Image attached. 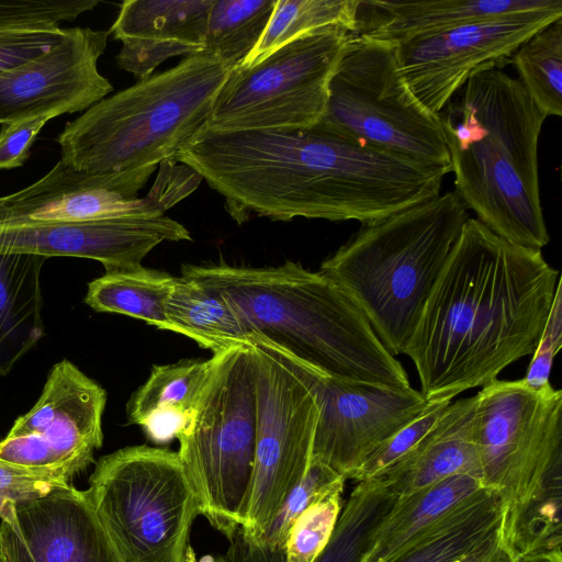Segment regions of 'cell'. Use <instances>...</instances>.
<instances>
[{
  "mask_svg": "<svg viewBox=\"0 0 562 562\" xmlns=\"http://www.w3.org/2000/svg\"><path fill=\"white\" fill-rule=\"evenodd\" d=\"M560 281L541 250L469 217L404 350L424 396L452 400L533 355Z\"/></svg>",
  "mask_w": 562,
  "mask_h": 562,
  "instance_id": "obj_2",
  "label": "cell"
},
{
  "mask_svg": "<svg viewBox=\"0 0 562 562\" xmlns=\"http://www.w3.org/2000/svg\"><path fill=\"white\" fill-rule=\"evenodd\" d=\"M212 368L178 456L199 514L226 538L241 525L251 483L257 426L248 346L213 353Z\"/></svg>",
  "mask_w": 562,
  "mask_h": 562,
  "instance_id": "obj_7",
  "label": "cell"
},
{
  "mask_svg": "<svg viewBox=\"0 0 562 562\" xmlns=\"http://www.w3.org/2000/svg\"><path fill=\"white\" fill-rule=\"evenodd\" d=\"M175 279L144 266L109 270L88 284L85 302L97 312L131 316L164 330L166 301Z\"/></svg>",
  "mask_w": 562,
  "mask_h": 562,
  "instance_id": "obj_29",
  "label": "cell"
},
{
  "mask_svg": "<svg viewBox=\"0 0 562 562\" xmlns=\"http://www.w3.org/2000/svg\"><path fill=\"white\" fill-rule=\"evenodd\" d=\"M157 167L90 173L59 160L29 187L0 196V223H82L121 217H158L194 192L202 177L176 160L159 164L145 196L138 192Z\"/></svg>",
  "mask_w": 562,
  "mask_h": 562,
  "instance_id": "obj_13",
  "label": "cell"
},
{
  "mask_svg": "<svg viewBox=\"0 0 562 562\" xmlns=\"http://www.w3.org/2000/svg\"><path fill=\"white\" fill-rule=\"evenodd\" d=\"M69 482L63 477L20 469L0 461V519L12 504L44 495Z\"/></svg>",
  "mask_w": 562,
  "mask_h": 562,
  "instance_id": "obj_39",
  "label": "cell"
},
{
  "mask_svg": "<svg viewBox=\"0 0 562 562\" xmlns=\"http://www.w3.org/2000/svg\"><path fill=\"white\" fill-rule=\"evenodd\" d=\"M211 368L212 358L153 366L126 405L128 423L139 426L157 445L178 439L193 419Z\"/></svg>",
  "mask_w": 562,
  "mask_h": 562,
  "instance_id": "obj_23",
  "label": "cell"
},
{
  "mask_svg": "<svg viewBox=\"0 0 562 562\" xmlns=\"http://www.w3.org/2000/svg\"><path fill=\"white\" fill-rule=\"evenodd\" d=\"M64 35L65 29L57 23L0 24V74L43 55Z\"/></svg>",
  "mask_w": 562,
  "mask_h": 562,
  "instance_id": "obj_36",
  "label": "cell"
},
{
  "mask_svg": "<svg viewBox=\"0 0 562 562\" xmlns=\"http://www.w3.org/2000/svg\"><path fill=\"white\" fill-rule=\"evenodd\" d=\"M0 562H122L85 491L70 483L12 504L0 519Z\"/></svg>",
  "mask_w": 562,
  "mask_h": 562,
  "instance_id": "obj_18",
  "label": "cell"
},
{
  "mask_svg": "<svg viewBox=\"0 0 562 562\" xmlns=\"http://www.w3.org/2000/svg\"><path fill=\"white\" fill-rule=\"evenodd\" d=\"M344 481L345 477L333 469L312 459L304 477L284 499L270 526L254 541L269 548L282 549L295 519L313 503L341 488Z\"/></svg>",
  "mask_w": 562,
  "mask_h": 562,
  "instance_id": "obj_33",
  "label": "cell"
},
{
  "mask_svg": "<svg viewBox=\"0 0 562 562\" xmlns=\"http://www.w3.org/2000/svg\"><path fill=\"white\" fill-rule=\"evenodd\" d=\"M184 562H224L223 555H204L196 559L194 550L189 544L184 555Z\"/></svg>",
  "mask_w": 562,
  "mask_h": 562,
  "instance_id": "obj_41",
  "label": "cell"
},
{
  "mask_svg": "<svg viewBox=\"0 0 562 562\" xmlns=\"http://www.w3.org/2000/svg\"><path fill=\"white\" fill-rule=\"evenodd\" d=\"M561 345L562 285L560 281L540 340L532 355L527 373L522 379L528 386L541 389L550 384L549 376L552 361Z\"/></svg>",
  "mask_w": 562,
  "mask_h": 562,
  "instance_id": "obj_38",
  "label": "cell"
},
{
  "mask_svg": "<svg viewBox=\"0 0 562 562\" xmlns=\"http://www.w3.org/2000/svg\"><path fill=\"white\" fill-rule=\"evenodd\" d=\"M323 128L385 151L451 171L438 115L403 78L396 44L350 34L328 86Z\"/></svg>",
  "mask_w": 562,
  "mask_h": 562,
  "instance_id": "obj_9",
  "label": "cell"
},
{
  "mask_svg": "<svg viewBox=\"0 0 562 562\" xmlns=\"http://www.w3.org/2000/svg\"><path fill=\"white\" fill-rule=\"evenodd\" d=\"M469 218L456 192L362 227L319 267L356 304L393 355L404 350Z\"/></svg>",
  "mask_w": 562,
  "mask_h": 562,
  "instance_id": "obj_5",
  "label": "cell"
},
{
  "mask_svg": "<svg viewBox=\"0 0 562 562\" xmlns=\"http://www.w3.org/2000/svg\"><path fill=\"white\" fill-rule=\"evenodd\" d=\"M482 488L477 477L457 474L416 493L397 496L376 526L360 562H392L430 525Z\"/></svg>",
  "mask_w": 562,
  "mask_h": 562,
  "instance_id": "obj_25",
  "label": "cell"
},
{
  "mask_svg": "<svg viewBox=\"0 0 562 562\" xmlns=\"http://www.w3.org/2000/svg\"><path fill=\"white\" fill-rule=\"evenodd\" d=\"M85 494L122 562H184L199 509L178 452L140 445L103 456Z\"/></svg>",
  "mask_w": 562,
  "mask_h": 562,
  "instance_id": "obj_8",
  "label": "cell"
},
{
  "mask_svg": "<svg viewBox=\"0 0 562 562\" xmlns=\"http://www.w3.org/2000/svg\"><path fill=\"white\" fill-rule=\"evenodd\" d=\"M519 81L548 116L562 114V18L551 22L514 53Z\"/></svg>",
  "mask_w": 562,
  "mask_h": 562,
  "instance_id": "obj_32",
  "label": "cell"
},
{
  "mask_svg": "<svg viewBox=\"0 0 562 562\" xmlns=\"http://www.w3.org/2000/svg\"><path fill=\"white\" fill-rule=\"evenodd\" d=\"M358 0H277L270 21L254 50L238 66L251 67L284 44L316 30H356Z\"/></svg>",
  "mask_w": 562,
  "mask_h": 562,
  "instance_id": "obj_30",
  "label": "cell"
},
{
  "mask_svg": "<svg viewBox=\"0 0 562 562\" xmlns=\"http://www.w3.org/2000/svg\"><path fill=\"white\" fill-rule=\"evenodd\" d=\"M181 276L217 291L254 340L262 339L331 378L411 387L405 369L364 315L319 271L289 260L269 267L187 265Z\"/></svg>",
  "mask_w": 562,
  "mask_h": 562,
  "instance_id": "obj_3",
  "label": "cell"
},
{
  "mask_svg": "<svg viewBox=\"0 0 562 562\" xmlns=\"http://www.w3.org/2000/svg\"><path fill=\"white\" fill-rule=\"evenodd\" d=\"M109 31L65 29L43 55L0 74V124L88 110L113 91L98 70Z\"/></svg>",
  "mask_w": 562,
  "mask_h": 562,
  "instance_id": "obj_17",
  "label": "cell"
},
{
  "mask_svg": "<svg viewBox=\"0 0 562 562\" xmlns=\"http://www.w3.org/2000/svg\"><path fill=\"white\" fill-rule=\"evenodd\" d=\"M105 404L99 383L71 361L57 362L37 402L0 441V461L70 481L102 446Z\"/></svg>",
  "mask_w": 562,
  "mask_h": 562,
  "instance_id": "obj_14",
  "label": "cell"
},
{
  "mask_svg": "<svg viewBox=\"0 0 562 562\" xmlns=\"http://www.w3.org/2000/svg\"><path fill=\"white\" fill-rule=\"evenodd\" d=\"M383 516L380 503L368 493L355 491L340 512L334 532L314 562H360ZM224 562H285L283 550L249 539L237 527L229 537Z\"/></svg>",
  "mask_w": 562,
  "mask_h": 562,
  "instance_id": "obj_28",
  "label": "cell"
},
{
  "mask_svg": "<svg viewBox=\"0 0 562 562\" xmlns=\"http://www.w3.org/2000/svg\"><path fill=\"white\" fill-rule=\"evenodd\" d=\"M538 562H552V560L544 558V559H542L541 561H538ZM553 562H554V560H553ZM558 562H560V561H558Z\"/></svg>",
  "mask_w": 562,
  "mask_h": 562,
  "instance_id": "obj_42",
  "label": "cell"
},
{
  "mask_svg": "<svg viewBox=\"0 0 562 562\" xmlns=\"http://www.w3.org/2000/svg\"><path fill=\"white\" fill-rule=\"evenodd\" d=\"M165 316L164 330L181 334L213 353L254 341L233 306L217 291L189 277H176Z\"/></svg>",
  "mask_w": 562,
  "mask_h": 562,
  "instance_id": "obj_27",
  "label": "cell"
},
{
  "mask_svg": "<svg viewBox=\"0 0 562 562\" xmlns=\"http://www.w3.org/2000/svg\"><path fill=\"white\" fill-rule=\"evenodd\" d=\"M451 402V398L429 401L415 419L379 445L366 458L352 477L366 481L381 475L426 436Z\"/></svg>",
  "mask_w": 562,
  "mask_h": 562,
  "instance_id": "obj_35",
  "label": "cell"
},
{
  "mask_svg": "<svg viewBox=\"0 0 562 562\" xmlns=\"http://www.w3.org/2000/svg\"><path fill=\"white\" fill-rule=\"evenodd\" d=\"M438 117L465 207L504 239L541 250L550 239L538 172L547 116L521 82L501 69L474 74Z\"/></svg>",
  "mask_w": 562,
  "mask_h": 562,
  "instance_id": "obj_4",
  "label": "cell"
},
{
  "mask_svg": "<svg viewBox=\"0 0 562 562\" xmlns=\"http://www.w3.org/2000/svg\"><path fill=\"white\" fill-rule=\"evenodd\" d=\"M248 347L257 426L254 472L240 528L256 540L308 470L318 405L311 367L262 339Z\"/></svg>",
  "mask_w": 562,
  "mask_h": 562,
  "instance_id": "obj_11",
  "label": "cell"
},
{
  "mask_svg": "<svg viewBox=\"0 0 562 562\" xmlns=\"http://www.w3.org/2000/svg\"><path fill=\"white\" fill-rule=\"evenodd\" d=\"M213 0H126L109 33L122 42L121 70L137 81L150 77L165 60L204 52Z\"/></svg>",
  "mask_w": 562,
  "mask_h": 562,
  "instance_id": "obj_20",
  "label": "cell"
},
{
  "mask_svg": "<svg viewBox=\"0 0 562 562\" xmlns=\"http://www.w3.org/2000/svg\"><path fill=\"white\" fill-rule=\"evenodd\" d=\"M350 32L328 26L234 68L218 92L209 131L307 127L323 116L330 78Z\"/></svg>",
  "mask_w": 562,
  "mask_h": 562,
  "instance_id": "obj_12",
  "label": "cell"
},
{
  "mask_svg": "<svg viewBox=\"0 0 562 562\" xmlns=\"http://www.w3.org/2000/svg\"><path fill=\"white\" fill-rule=\"evenodd\" d=\"M232 69L199 53L105 97L57 136L60 160L90 173L158 167L209 130L214 103Z\"/></svg>",
  "mask_w": 562,
  "mask_h": 562,
  "instance_id": "obj_6",
  "label": "cell"
},
{
  "mask_svg": "<svg viewBox=\"0 0 562 562\" xmlns=\"http://www.w3.org/2000/svg\"><path fill=\"white\" fill-rule=\"evenodd\" d=\"M175 160L206 180L238 224L252 216L366 224L438 195L443 180L438 168L317 124L207 130Z\"/></svg>",
  "mask_w": 562,
  "mask_h": 562,
  "instance_id": "obj_1",
  "label": "cell"
},
{
  "mask_svg": "<svg viewBox=\"0 0 562 562\" xmlns=\"http://www.w3.org/2000/svg\"><path fill=\"white\" fill-rule=\"evenodd\" d=\"M98 0H0V24L74 21L95 8Z\"/></svg>",
  "mask_w": 562,
  "mask_h": 562,
  "instance_id": "obj_37",
  "label": "cell"
},
{
  "mask_svg": "<svg viewBox=\"0 0 562 562\" xmlns=\"http://www.w3.org/2000/svg\"><path fill=\"white\" fill-rule=\"evenodd\" d=\"M475 395L480 481L501 498L509 526L539 487L560 486L562 391L497 379Z\"/></svg>",
  "mask_w": 562,
  "mask_h": 562,
  "instance_id": "obj_10",
  "label": "cell"
},
{
  "mask_svg": "<svg viewBox=\"0 0 562 562\" xmlns=\"http://www.w3.org/2000/svg\"><path fill=\"white\" fill-rule=\"evenodd\" d=\"M499 497L482 488L430 525L392 562H458L504 531Z\"/></svg>",
  "mask_w": 562,
  "mask_h": 562,
  "instance_id": "obj_26",
  "label": "cell"
},
{
  "mask_svg": "<svg viewBox=\"0 0 562 562\" xmlns=\"http://www.w3.org/2000/svg\"><path fill=\"white\" fill-rule=\"evenodd\" d=\"M475 409L476 395L451 402L426 436L374 479L397 496L416 493L457 474L480 480Z\"/></svg>",
  "mask_w": 562,
  "mask_h": 562,
  "instance_id": "obj_21",
  "label": "cell"
},
{
  "mask_svg": "<svg viewBox=\"0 0 562 562\" xmlns=\"http://www.w3.org/2000/svg\"><path fill=\"white\" fill-rule=\"evenodd\" d=\"M318 405L312 459L352 477L383 441L428 405L420 391L392 389L326 375L312 368Z\"/></svg>",
  "mask_w": 562,
  "mask_h": 562,
  "instance_id": "obj_16",
  "label": "cell"
},
{
  "mask_svg": "<svg viewBox=\"0 0 562 562\" xmlns=\"http://www.w3.org/2000/svg\"><path fill=\"white\" fill-rule=\"evenodd\" d=\"M358 1L352 34L393 43L481 19L562 5V0Z\"/></svg>",
  "mask_w": 562,
  "mask_h": 562,
  "instance_id": "obj_22",
  "label": "cell"
},
{
  "mask_svg": "<svg viewBox=\"0 0 562 562\" xmlns=\"http://www.w3.org/2000/svg\"><path fill=\"white\" fill-rule=\"evenodd\" d=\"M560 18L562 5L409 37L395 43L398 67L417 100L438 115L472 75L501 69L525 41Z\"/></svg>",
  "mask_w": 562,
  "mask_h": 562,
  "instance_id": "obj_15",
  "label": "cell"
},
{
  "mask_svg": "<svg viewBox=\"0 0 562 562\" xmlns=\"http://www.w3.org/2000/svg\"><path fill=\"white\" fill-rule=\"evenodd\" d=\"M50 119L49 115H36L2 124L0 170L21 167L26 161L36 136Z\"/></svg>",
  "mask_w": 562,
  "mask_h": 562,
  "instance_id": "obj_40",
  "label": "cell"
},
{
  "mask_svg": "<svg viewBox=\"0 0 562 562\" xmlns=\"http://www.w3.org/2000/svg\"><path fill=\"white\" fill-rule=\"evenodd\" d=\"M181 240H191L190 232L166 215L82 223H0V254L92 259L105 271L139 268L160 243Z\"/></svg>",
  "mask_w": 562,
  "mask_h": 562,
  "instance_id": "obj_19",
  "label": "cell"
},
{
  "mask_svg": "<svg viewBox=\"0 0 562 562\" xmlns=\"http://www.w3.org/2000/svg\"><path fill=\"white\" fill-rule=\"evenodd\" d=\"M341 490L313 503L295 519L282 548L285 562H314L323 552L341 512Z\"/></svg>",
  "mask_w": 562,
  "mask_h": 562,
  "instance_id": "obj_34",
  "label": "cell"
},
{
  "mask_svg": "<svg viewBox=\"0 0 562 562\" xmlns=\"http://www.w3.org/2000/svg\"><path fill=\"white\" fill-rule=\"evenodd\" d=\"M48 258L0 254V375L43 338L41 272Z\"/></svg>",
  "mask_w": 562,
  "mask_h": 562,
  "instance_id": "obj_24",
  "label": "cell"
},
{
  "mask_svg": "<svg viewBox=\"0 0 562 562\" xmlns=\"http://www.w3.org/2000/svg\"><path fill=\"white\" fill-rule=\"evenodd\" d=\"M277 0H213L204 52L232 70L240 66L259 43Z\"/></svg>",
  "mask_w": 562,
  "mask_h": 562,
  "instance_id": "obj_31",
  "label": "cell"
}]
</instances>
